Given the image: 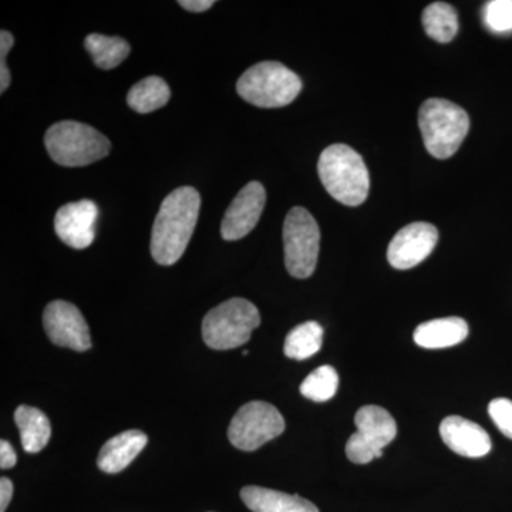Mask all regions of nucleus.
Here are the masks:
<instances>
[{"mask_svg":"<svg viewBox=\"0 0 512 512\" xmlns=\"http://www.w3.org/2000/svg\"><path fill=\"white\" fill-rule=\"evenodd\" d=\"M485 23L494 32L512 30V0H493L485 6Z\"/></svg>","mask_w":512,"mask_h":512,"instance_id":"nucleus-24","label":"nucleus"},{"mask_svg":"<svg viewBox=\"0 0 512 512\" xmlns=\"http://www.w3.org/2000/svg\"><path fill=\"white\" fill-rule=\"evenodd\" d=\"M266 191L264 185L252 181L238 192L222 218L221 235L225 241H238L247 237L258 224L264 211Z\"/></svg>","mask_w":512,"mask_h":512,"instance_id":"nucleus-12","label":"nucleus"},{"mask_svg":"<svg viewBox=\"0 0 512 512\" xmlns=\"http://www.w3.org/2000/svg\"><path fill=\"white\" fill-rule=\"evenodd\" d=\"M261 323L258 308L247 299L234 298L211 309L202 320V338L208 348L229 350L244 346Z\"/></svg>","mask_w":512,"mask_h":512,"instance_id":"nucleus-6","label":"nucleus"},{"mask_svg":"<svg viewBox=\"0 0 512 512\" xmlns=\"http://www.w3.org/2000/svg\"><path fill=\"white\" fill-rule=\"evenodd\" d=\"M242 355H244V356H248V355H249L248 350H244V352H242Z\"/></svg>","mask_w":512,"mask_h":512,"instance_id":"nucleus-30","label":"nucleus"},{"mask_svg":"<svg viewBox=\"0 0 512 512\" xmlns=\"http://www.w3.org/2000/svg\"><path fill=\"white\" fill-rule=\"evenodd\" d=\"M423 26L427 35L436 42H451L458 32L456 9L444 2L431 3L424 9Z\"/></svg>","mask_w":512,"mask_h":512,"instance_id":"nucleus-21","label":"nucleus"},{"mask_svg":"<svg viewBox=\"0 0 512 512\" xmlns=\"http://www.w3.org/2000/svg\"><path fill=\"white\" fill-rule=\"evenodd\" d=\"M241 498L252 512H319L315 504L299 495L256 485L242 488Z\"/></svg>","mask_w":512,"mask_h":512,"instance_id":"nucleus-16","label":"nucleus"},{"mask_svg":"<svg viewBox=\"0 0 512 512\" xmlns=\"http://www.w3.org/2000/svg\"><path fill=\"white\" fill-rule=\"evenodd\" d=\"M201 197L192 187H181L165 197L151 234V255L157 264L180 261L200 217Z\"/></svg>","mask_w":512,"mask_h":512,"instance_id":"nucleus-1","label":"nucleus"},{"mask_svg":"<svg viewBox=\"0 0 512 512\" xmlns=\"http://www.w3.org/2000/svg\"><path fill=\"white\" fill-rule=\"evenodd\" d=\"M18 463V456H16L15 448L9 441H0V467L2 470H9V468L15 467Z\"/></svg>","mask_w":512,"mask_h":512,"instance_id":"nucleus-27","label":"nucleus"},{"mask_svg":"<svg viewBox=\"0 0 512 512\" xmlns=\"http://www.w3.org/2000/svg\"><path fill=\"white\" fill-rule=\"evenodd\" d=\"M320 231L311 212L302 207L292 208L285 218V265L296 279L309 278L318 264Z\"/></svg>","mask_w":512,"mask_h":512,"instance_id":"nucleus-7","label":"nucleus"},{"mask_svg":"<svg viewBox=\"0 0 512 512\" xmlns=\"http://www.w3.org/2000/svg\"><path fill=\"white\" fill-rule=\"evenodd\" d=\"M178 5L183 6L188 12L201 13L211 9L215 2L214 0H180Z\"/></svg>","mask_w":512,"mask_h":512,"instance_id":"nucleus-29","label":"nucleus"},{"mask_svg":"<svg viewBox=\"0 0 512 512\" xmlns=\"http://www.w3.org/2000/svg\"><path fill=\"white\" fill-rule=\"evenodd\" d=\"M468 336L466 320L451 318L434 319L421 323L414 330V342L424 349H446L464 342Z\"/></svg>","mask_w":512,"mask_h":512,"instance_id":"nucleus-17","label":"nucleus"},{"mask_svg":"<svg viewBox=\"0 0 512 512\" xmlns=\"http://www.w3.org/2000/svg\"><path fill=\"white\" fill-rule=\"evenodd\" d=\"M320 181L336 201L357 207L369 195L370 177L363 158L352 147L333 144L323 150L318 163Z\"/></svg>","mask_w":512,"mask_h":512,"instance_id":"nucleus-2","label":"nucleus"},{"mask_svg":"<svg viewBox=\"0 0 512 512\" xmlns=\"http://www.w3.org/2000/svg\"><path fill=\"white\" fill-rule=\"evenodd\" d=\"M43 326L57 346L86 352L92 348L89 326L79 308L66 301L50 302L43 312Z\"/></svg>","mask_w":512,"mask_h":512,"instance_id":"nucleus-10","label":"nucleus"},{"mask_svg":"<svg viewBox=\"0 0 512 512\" xmlns=\"http://www.w3.org/2000/svg\"><path fill=\"white\" fill-rule=\"evenodd\" d=\"M170 97L168 84L161 77L150 76L131 87L127 103L137 113L147 114L164 107Z\"/></svg>","mask_w":512,"mask_h":512,"instance_id":"nucleus-19","label":"nucleus"},{"mask_svg":"<svg viewBox=\"0 0 512 512\" xmlns=\"http://www.w3.org/2000/svg\"><path fill=\"white\" fill-rule=\"evenodd\" d=\"M15 39H13L12 33L8 30H2L0 32V93H5L8 90L10 84V72L8 64H6V56H8L9 50L12 49Z\"/></svg>","mask_w":512,"mask_h":512,"instance_id":"nucleus-26","label":"nucleus"},{"mask_svg":"<svg viewBox=\"0 0 512 512\" xmlns=\"http://www.w3.org/2000/svg\"><path fill=\"white\" fill-rule=\"evenodd\" d=\"M285 431V420L275 406L265 402L244 404L235 414L228 429L232 446L242 451H255Z\"/></svg>","mask_w":512,"mask_h":512,"instance_id":"nucleus-9","label":"nucleus"},{"mask_svg":"<svg viewBox=\"0 0 512 512\" xmlns=\"http://www.w3.org/2000/svg\"><path fill=\"white\" fill-rule=\"evenodd\" d=\"M338 389L339 375L332 366L318 367L301 384L302 396L316 403L328 402Z\"/></svg>","mask_w":512,"mask_h":512,"instance_id":"nucleus-23","label":"nucleus"},{"mask_svg":"<svg viewBox=\"0 0 512 512\" xmlns=\"http://www.w3.org/2000/svg\"><path fill=\"white\" fill-rule=\"evenodd\" d=\"M439 231L429 222H413L400 229L387 249V259L393 268L412 269L421 264L436 248Z\"/></svg>","mask_w":512,"mask_h":512,"instance_id":"nucleus-11","label":"nucleus"},{"mask_svg":"<svg viewBox=\"0 0 512 512\" xmlns=\"http://www.w3.org/2000/svg\"><path fill=\"white\" fill-rule=\"evenodd\" d=\"M323 328L318 322H305L286 336L284 352L289 359L306 360L322 348Z\"/></svg>","mask_w":512,"mask_h":512,"instance_id":"nucleus-22","label":"nucleus"},{"mask_svg":"<svg viewBox=\"0 0 512 512\" xmlns=\"http://www.w3.org/2000/svg\"><path fill=\"white\" fill-rule=\"evenodd\" d=\"M99 208L90 200L70 202L57 211L55 231L67 247L86 249L96 238Z\"/></svg>","mask_w":512,"mask_h":512,"instance_id":"nucleus-13","label":"nucleus"},{"mask_svg":"<svg viewBox=\"0 0 512 512\" xmlns=\"http://www.w3.org/2000/svg\"><path fill=\"white\" fill-rule=\"evenodd\" d=\"M237 92L248 103L261 109L291 104L302 92L298 74L278 62H261L239 77Z\"/></svg>","mask_w":512,"mask_h":512,"instance_id":"nucleus-5","label":"nucleus"},{"mask_svg":"<svg viewBox=\"0 0 512 512\" xmlns=\"http://www.w3.org/2000/svg\"><path fill=\"white\" fill-rule=\"evenodd\" d=\"M440 436L444 444L458 456L480 458L491 450V439L487 431L460 416H448L441 421Z\"/></svg>","mask_w":512,"mask_h":512,"instance_id":"nucleus-14","label":"nucleus"},{"mask_svg":"<svg viewBox=\"0 0 512 512\" xmlns=\"http://www.w3.org/2000/svg\"><path fill=\"white\" fill-rule=\"evenodd\" d=\"M20 441L26 453H39L52 437V424L42 410L30 406H20L15 412Z\"/></svg>","mask_w":512,"mask_h":512,"instance_id":"nucleus-18","label":"nucleus"},{"mask_svg":"<svg viewBox=\"0 0 512 512\" xmlns=\"http://www.w3.org/2000/svg\"><path fill=\"white\" fill-rule=\"evenodd\" d=\"M84 47L100 69L111 70L120 66L130 55L131 47L121 37L104 36L93 33L84 40Z\"/></svg>","mask_w":512,"mask_h":512,"instance_id":"nucleus-20","label":"nucleus"},{"mask_svg":"<svg viewBox=\"0 0 512 512\" xmlns=\"http://www.w3.org/2000/svg\"><path fill=\"white\" fill-rule=\"evenodd\" d=\"M45 146L55 163L86 167L109 156L111 144L96 128L77 121H60L46 131Z\"/></svg>","mask_w":512,"mask_h":512,"instance_id":"nucleus-3","label":"nucleus"},{"mask_svg":"<svg viewBox=\"0 0 512 512\" xmlns=\"http://www.w3.org/2000/svg\"><path fill=\"white\" fill-rule=\"evenodd\" d=\"M356 433L346 443V456L355 464H369L383 456V448L397 436V424L383 407L369 404L357 410Z\"/></svg>","mask_w":512,"mask_h":512,"instance_id":"nucleus-8","label":"nucleus"},{"mask_svg":"<svg viewBox=\"0 0 512 512\" xmlns=\"http://www.w3.org/2000/svg\"><path fill=\"white\" fill-rule=\"evenodd\" d=\"M147 441L148 437L140 430L117 434L101 448L97 466L107 474L120 473L144 450Z\"/></svg>","mask_w":512,"mask_h":512,"instance_id":"nucleus-15","label":"nucleus"},{"mask_svg":"<svg viewBox=\"0 0 512 512\" xmlns=\"http://www.w3.org/2000/svg\"><path fill=\"white\" fill-rule=\"evenodd\" d=\"M13 495V483L9 478L2 477L0 480V512H6Z\"/></svg>","mask_w":512,"mask_h":512,"instance_id":"nucleus-28","label":"nucleus"},{"mask_svg":"<svg viewBox=\"0 0 512 512\" xmlns=\"http://www.w3.org/2000/svg\"><path fill=\"white\" fill-rule=\"evenodd\" d=\"M488 414L505 437L512 440V402L510 399H495L488 406Z\"/></svg>","mask_w":512,"mask_h":512,"instance_id":"nucleus-25","label":"nucleus"},{"mask_svg":"<svg viewBox=\"0 0 512 512\" xmlns=\"http://www.w3.org/2000/svg\"><path fill=\"white\" fill-rule=\"evenodd\" d=\"M424 146L431 156L446 160L457 153L470 128L466 111L443 99L424 101L419 111Z\"/></svg>","mask_w":512,"mask_h":512,"instance_id":"nucleus-4","label":"nucleus"}]
</instances>
